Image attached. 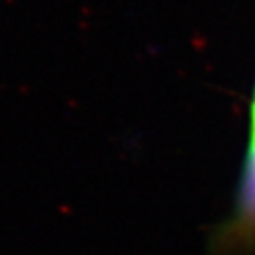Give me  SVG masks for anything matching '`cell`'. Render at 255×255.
I'll use <instances>...</instances> for the list:
<instances>
[{
  "label": "cell",
  "mask_w": 255,
  "mask_h": 255,
  "mask_svg": "<svg viewBox=\"0 0 255 255\" xmlns=\"http://www.w3.org/2000/svg\"><path fill=\"white\" fill-rule=\"evenodd\" d=\"M229 234H236V238L255 234V96L252 103L247 158L239 181L234 215L229 222Z\"/></svg>",
  "instance_id": "obj_1"
}]
</instances>
